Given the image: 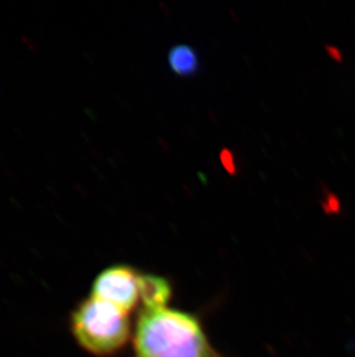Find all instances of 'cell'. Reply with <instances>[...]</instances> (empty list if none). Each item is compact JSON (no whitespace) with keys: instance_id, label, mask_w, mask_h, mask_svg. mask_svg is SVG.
<instances>
[{"instance_id":"obj_1","label":"cell","mask_w":355,"mask_h":357,"mask_svg":"<svg viewBox=\"0 0 355 357\" xmlns=\"http://www.w3.org/2000/svg\"><path fill=\"white\" fill-rule=\"evenodd\" d=\"M133 344L135 357H225L214 349L196 316L171 307L143 309Z\"/></svg>"},{"instance_id":"obj_2","label":"cell","mask_w":355,"mask_h":357,"mask_svg":"<svg viewBox=\"0 0 355 357\" xmlns=\"http://www.w3.org/2000/svg\"><path fill=\"white\" fill-rule=\"evenodd\" d=\"M70 328L80 347L98 357L119 353L132 334L127 312L94 296L77 304L71 314Z\"/></svg>"},{"instance_id":"obj_3","label":"cell","mask_w":355,"mask_h":357,"mask_svg":"<svg viewBox=\"0 0 355 357\" xmlns=\"http://www.w3.org/2000/svg\"><path fill=\"white\" fill-rule=\"evenodd\" d=\"M140 272L128 265L107 267L94 280L90 296L112 304L129 314L140 301Z\"/></svg>"},{"instance_id":"obj_4","label":"cell","mask_w":355,"mask_h":357,"mask_svg":"<svg viewBox=\"0 0 355 357\" xmlns=\"http://www.w3.org/2000/svg\"><path fill=\"white\" fill-rule=\"evenodd\" d=\"M139 291L143 309L148 310L168 307L166 305L171 301V283L168 279L155 274L141 273L139 281Z\"/></svg>"},{"instance_id":"obj_5","label":"cell","mask_w":355,"mask_h":357,"mask_svg":"<svg viewBox=\"0 0 355 357\" xmlns=\"http://www.w3.org/2000/svg\"><path fill=\"white\" fill-rule=\"evenodd\" d=\"M168 64L175 75L191 77L198 73L200 61L196 51L189 45H175L168 52Z\"/></svg>"},{"instance_id":"obj_6","label":"cell","mask_w":355,"mask_h":357,"mask_svg":"<svg viewBox=\"0 0 355 357\" xmlns=\"http://www.w3.org/2000/svg\"><path fill=\"white\" fill-rule=\"evenodd\" d=\"M221 162L228 174H231V175L237 174V165H235V156H233V153L231 151H228V149L221 151Z\"/></svg>"}]
</instances>
